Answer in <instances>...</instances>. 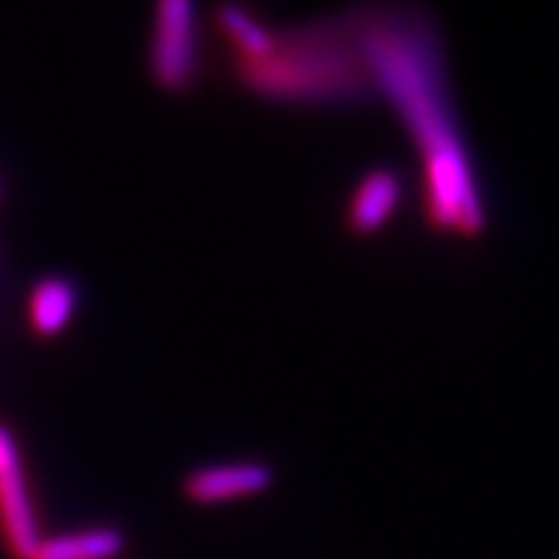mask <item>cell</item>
Segmentation results:
<instances>
[{
  "mask_svg": "<svg viewBox=\"0 0 559 559\" xmlns=\"http://www.w3.org/2000/svg\"><path fill=\"white\" fill-rule=\"evenodd\" d=\"M355 5L376 99L389 104L417 153L425 221L443 236L481 239L489 223L487 200L461 128L438 21L415 0H362Z\"/></svg>",
  "mask_w": 559,
  "mask_h": 559,
  "instance_id": "cell-1",
  "label": "cell"
},
{
  "mask_svg": "<svg viewBox=\"0 0 559 559\" xmlns=\"http://www.w3.org/2000/svg\"><path fill=\"white\" fill-rule=\"evenodd\" d=\"M148 75L169 96H185L202 75V21L198 0H153Z\"/></svg>",
  "mask_w": 559,
  "mask_h": 559,
  "instance_id": "cell-3",
  "label": "cell"
},
{
  "mask_svg": "<svg viewBox=\"0 0 559 559\" xmlns=\"http://www.w3.org/2000/svg\"><path fill=\"white\" fill-rule=\"evenodd\" d=\"M128 549V536L117 526H88L45 536L32 559H117Z\"/></svg>",
  "mask_w": 559,
  "mask_h": 559,
  "instance_id": "cell-8",
  "label": "cell"
},
{
  "mask_svg": "<svg viewBox=\"0 0 559 559\" xmlns=\"http://www.w3.org/2000/svg\"><path fill=\"white\" fill-rule=\"evenodd\" d=\"M272 485H275V469L267 461H221V464H205L187 472L181 479V495L192 506L213 508L257 498Z\"/></svg>",
  "mask_w": 559,
  "mask_h": 559,
  "instance_id": "cell-5",
  "label": "cell"
},
{
  "mask_svg": "<svg viewBox=\"0 0 559 559\" xmlns=\"http://www.w3.org/2000/svg\"><path fill=\"white\" fill-rule=\"evenodd\" d=\"M79 285L66 275H47L34 283L29 293V324L39 337H58L79 311Z\"/></svg>",
  "mask_w": 559,
  "mask_h": 559,
  "instance_id": "cell-7",
  "label": "cell"
},
{
  "mask_svg": "<svg viewBox=\"0 0 559 559\" xmlns=\"http://www.w3.org/2000/svg\"><path fill=\"white\" fill-rule=\"evenodd\" d=\"M404 200V179L396 169L376 166L358 179L345 207V228L353 236H376L386 228Z\"/></svg>",
  "mask_w": 559,
  "mask_h": 559,
  "instance_id": "cell-6",
  "label": "cell"
},
{
  "mask_svg": "<svg viewBox=\"0 0 559 559\" xmlns=\"http://www.w3.org/2000/svg\"><path fill=\"white\" fill-rule=\"evenodd\" d=\"M228 70L247 94L280 107L334 109L376 99L358 39V5L275 24L257 58L228 62Z\"/></svg>",
  "mask_w": 559,
  "mask_h": 559,
  "instance_id": "cell-2",
  "label": "cell"
},
{
  "mask_svg": "<svg viewBox=\"0 0 559 559\" xmlns=\"http://www.w3.org/2000/svg\"><path fill=\"white\" fill-rule=\"evenodd\" d=\"M0 536L13 559H32L34 549L45 539L24 459L5 425H0Z\"/></svg>",
  "mask_w": 559,
  "mask_h": 559,
  "instance_id": "cell-4",
  "label": "cell"
}]
</instances>
